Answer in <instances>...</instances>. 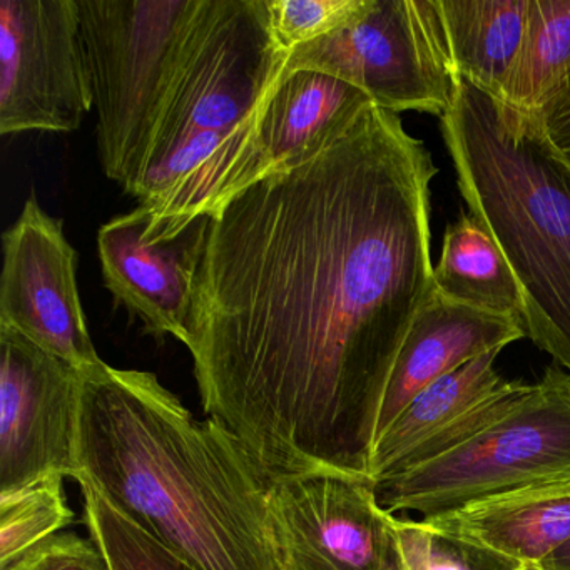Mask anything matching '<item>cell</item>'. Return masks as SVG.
Masks as SVG:
<instances>
[{"instance_id":"6da1fadb","label":"cell","mask_w":570,"mask_h":570,"mask_svg":"<svg viewBox=\"0 0 570 570\" xmlns=\"http://www.w3.org/2000/svg\"><path fill=\"white\" fill-rule=\"evenodd\" d=\"M436 173L425 142L370 102L209 213L186 348L206 415L269 480H370L393 365L435 288Z\"/></svg>"},{"instance_id":"7a4b0ae2","label":"cell","mask_w":570,"mask_h":570,"mask_svg":"<svg viewBox=\"0 0 570 570\" xmlns=\"http://www.w3.org/2000/svg\"><path fill=\"white\" fill-rule=\"evenodd\" d=\"M78 462L79 479L196 570H279L268 475L153 373H82Z\"/></svg>"},{"instance_id":"3957f363","label":"cell","mask_w":570,"mask_h":570,"mask_svg":"<svg viewBox=\"0 0 570 570\" xmlns=\"http://www.w3.org/2000/svg\"><path fill=\"white\" fill-rule=\"evenodd\" d=\"M288 56L273 39L266 0H202L122 186L151 212L148 238H171L228 198L259 106Z\"/></svg>"},{"instance_id":"277c9868","label":"cell","mask_w":570,"mask_h":570,"mask_svg":"<svg viewBox=\"0 0 570 570\" xmlns=\"http://www.w3.org/2000/svg\"><path fill=\"white\" fill-rule=\"evenodd\" d=\"M460 195L522 289L527 336L570 373V165L542 118L455 79L440 119Z\"/></svg>"},{"instance_id":"5b68a950","label":"cell","mask_w":570,"mask_h":570,"mask_svg":"<svg viewBox=\"0 0 570 570\" xmlns=\"http://www.w3.org/2000/svg\"><path fill=\"white\" fill-rule=\"evenodd\" d=\"M202 0H78L102 171L125 186Z\"/></svg>"},{"instance_id":"8992f818","label":"cell","mask_w":570,"mask_h":570,"mask_svg":"<svg viewBox=\"0 0 570 570\" xmlns=\"http://www.w3.org/2000/svg\"><path fill=\"white\" fill-rule=\"evenodd\" d=\"M570 483V373L552 363L502 419L462 445L376 483L386 512L425 517L533 485Z\"/></svg>"},{"instance_id":"52a82bcc","label":"cell","mask_w":570,"mask_h":570,"mask_svg":"<svg viewBox=\"0 0 570 570\" xmlns=\"http://www.w3.org/2000/svg\"><path fill=\"white\" fill-rule=\"evenodd\" d=\"M318 71L362 89L376 106L445 116L456 75L436 0H370L345 28L293 49L279 78Z\"/></svg>"},{"instance_id":"ba28073f","label":"cell","mask_w":570,"mask_h":570,"mask_svg":"<svg viewBox=\"0 0 570 570\" xmlns=\"http://www.w3.org/2000/svg\"><path fill=\"white\" fill-rule=\"evenodd\" d=\"M91 109L78 0H0V135L72 132Z\"/></svg>"},{"instance_id":"9c48e42d","label":"cell","mask_w":570,"mask_h":570,"mask_svg":"<svg viewBox=\"0 0 570 570\" xmlns=\"http://www.w3.org/2000/svg\"><path fill=\"white\" fill-rule=\"evenodd\" d=\"M268 517L279 570H390L393 513L370 480L325 472L272 479Z\"/></svg>"},{"instance_id":"30bf717a","label":"cell","mask_w":570,"mask_h":570,"mask_svg":"<svg viewBox=\"0 0 570 570\" xmlns=\"http://www.w3.org/2000/svg\"><path fill=\"white\" fill-rule=\"evenodd\" d=\"M82 373L0 326V492L49 475L78 480Z\"/></svg>"},{"instance_id":"8fae6325","label":"cell","mask_w":570,"mask_h":570,"mask_svg":"<svg viewBox=\"0 0 570 570\" xmlns=\"http://www.w3.org/2000/svg\"><path fill=\"white\" fill-rule=\"evenodd\" d=\"M0 326L14 330L81 373L102 365L76 282L78 253L36 196L2 235Z\"/></svg>"},{"instance_id":"7c38bea8","label":"cell","mask_w":570,"mask_h":570,"mask_svg":"<svg viewBox=\"0 0 570 570\" xmlns=\"http://www.w3.org/2000/svg\"><path fill=\"white\" fill-rule=\"evenodd\" d=\"M153 215L139 205L98 233L105 285L153 336L188 345L193 286L205 252L212 215L199 216L171 238H146Z\"/></svg>"},{"instance_id":"4fadbf2b","label":"cell","mask_w":570,"mask_h":570,"mask_svg":"<svg viewBox=\"0 0 570 570\" xmlns=\"http://www.w3.org/2000/svg\"><path fill=\"white\" fill-rule=\"evenodd\" d=\"M490 352L423 389L376 439L370 480L382 483L465 443L502 419L530 383L505 380Z\"/></svg>"},{"instance_id":"5bb4252c","label":"cell","mask_w":570,"mask_h":570,"mask_svg":"<svg viewBox=\"0 0 570 570\" xmlns=\"http://www.w3.org/2000/svg\"><path fill=\"white\" fill-rule=\"evenodd\" d=\"M370 102L362 89L325 72L305 69L276 79L259 106L229 196L308 158L348 128Z\"/></svg>"},{"instance_id":"9a60e30c","label":"cell","mask_w":570,"mask_h":570,"mask_svg":"<svg viewBox=\"0 0 570 570\" xmlns=\"http://www.w3.org/2000/svg\"><path fill=\"white\" fill-rule=\"evenodd\" d=\"M527 336L515 316L452 302L435 288L410 325L380 409L376 439L403 409L436 380Z\"/></svg>"},{"instance_id":"2e32d148","label":"cell","mask_w":570,"mask_h":570,"mask_svg":"<svg viewBox=\"0 0 570 570\" xmlns=\"http://www.w3.org/2000/svg\"><path fill=\"white\" fill-rule=\"evenodd\" d=\"M422 520L535 569L570 539V483L510 490Z\"/></svg>"},{"instance_id":"e0dca14e","label":"cell","mask_w":570,"mask_h":570,"mask_svg":"<svg viewBox=\"0 0 570 570\" xmlns=\"http://www.w3.org/2000/svg\"><path fill=\"white\" fill-rule=\"evenodd\" d=\"M453 71L500 99L522 51L529 0H436Z\"/></svg>"},{"instance_id":"ac0fdd59","label":"cell","mask_w":570,"mask_h":570,"mask_svg":"<svg viewBox=\"0 0 570 570\" xmlns=\"http://www.w3.org/2000/svg\"><path fill=\"white\" fill-rule=\"evenodd\" d=\"M433 285L452 302L523 323L525 303L515 275L495 239L470 213L462 212L459 222L446 226Z\"/></svg>"},{"instance_id":"d6986e66","label":"cell","mask_w":570,"mask_h":570,"mask_svg":"<svg viewBox=\"0 0 570 570\" xmlns=\"http://www.w3.org/2000/svg\"><path fill=\"white\" fill-rule=\"evenodd\" d=\"M570 78V0H529L522 51L499 101L540 115Z\"/></svg>"},{"instance_id":"ffe728a7","label":"cell","mask_w":570,"mask_h":570,"mask_svg":"<svg viewBox=\"0 0 570 570\" xmlns=\"http://www.w3.org/2000/svg\"><path fill=\"white\" fill-rule=\"evenodd\" d=\"M75 520L65 476L49 475L0 492V570H9Z\"/></svg>"},{"instance_id":"44dd1931","label":"cell","mask_w":570,"mask_h":570,"mask_svg":"<svg viewBox=\"0 0 570 570\" xmlns=\"http://www.w3.org/2000/svg\"><path fill=\"white\" fill-rule=\"evenodd\" d=\"M390 570H525L485 547L433 529L423 520L392 519Z\"/></svg>"},{"instance_id":"7402d4cb","label":"cell","mask_w":570,"mask_h":570,"mask_svg":"<svg viewBox=\"0 0 570 570\" xmlns=\"http://www.w3.org/2000/svg\"><path fill=\"white\" fill-rule=\"evenodd\" d=\"M89 539L98 546L109 570H196L158 540L129 522L88 482L79 479Z\"/></svg>"},{"instance_id":"603a6c76","label":"cell","mask_w":570,"mask_h":570,"mask_svg":"<svg viewBox=\"0 0 570 570\" xmlns=\"http://www.w3.org/2000/svg\"><path fill=\"white\" fill-rule=\"evenodd\" d=\"M370 0H266L273 39L292 52L358 18Z\"/></svg>"},{"instance_id":"cb8c5ba5","label":"cell","mask_w":570,"mask_h":570,"mask_svg":"<svg viewBox=\"0 0 570 570\" xmlns=\"http://www.w3.org/2000/svg\"><path fill=\"white\" fill-rule=\"evenodd\" d=\"M9 570H109V567L91 539L61 532L36 547Z\"/></svg>"},{"instance_id":"d4e9b609","label":"cell","mask_w":570,"mask_h":570,"mask_svg":"<svg viewBox=\"0 0 570 570\" xmlns=\"http://www.w3.org/2000/svg\"><path fill=\"white\" fill-rule=\"evenodd\" d=\"M539 116L550 141L570 165V78Z\"/></svg>"},{"instance_id":"484cf974","label":"cell","mask_w":570,"mask_h":570,"mask_svg":"<svg viewBox=\"0 0 570 570\" xmlns=\"http://www.w3.org/2000/svg\"><path fill=\"white\" fill-rule=\"evenodd\" d=\"M539 570H570V539L557 549L552 556L547 557L539 567Z\"/></svg>"},{"instance_id":"4316f807","label":"cell","mask_w":570,"mask_h":570,"mask_svg":"<svg viewBox=\"0 0 570 570\" xmlns=\"http://www.w3.org/2000/svg\"><path fill=\"white\" fill-rule=\"evenodd\" d=\"M525 570H539V569H525Z\"/></svg>"}]
</instances>
